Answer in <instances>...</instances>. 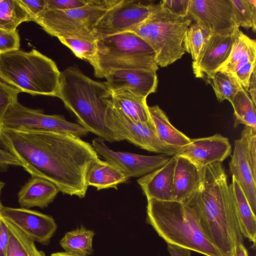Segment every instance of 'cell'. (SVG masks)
<instances>
[{
    "label": "cell",
    "mask_w": 256,
    "mask_h": 256,
    "mask_svg": "<svg viewBox=\"0 0 256 256\" xmlns=\"http://www.w3.org/2000/svg\"><path fill=\"white\" fill-rule=\"evenodd\" d=\"M168 250L170 256H191V250H190L170 244H168Z\"/></svg>",
    "instance_id": "cell-43"
},
{
    "label": "cell",
    "mask_w": 256,
    "mask_h": 256,
    "mask_svg": "<svg viewBox=\"0 0 256 256\" xmlns=\"http://www.w3.org/2000/svg\"><path fill=\"white\" fill-rule=\"evenodd\" d=\"M20 92V90L0 79V120L8 109L18 102V96Z\"/></svg>",
    "instance_id": "cell-35"
},
{
    "label": "cell",
    "mask_w": 256,
    "mask_h": 256,
    "mask_svg": "<svg viewBox=\"0 0 256 256\" xmlns=\"http://www.w3.org/2000/svg\"><path fill=\"white\" fill-rule=\"evenodd\" d=\"M88 0H45L46 8L68 10L82 7Z\"/></svg>",
    "instance_id": "cell-38"
},
{
    "label": "cell",
    "mask_w": 256,
    "mask_h": 256,
    "mask_svg": "<svg viewBox=\"0 0 256 256\" xmlns=\"http://www.w3.org/2000/svg\"><path fill=\"white\" fill-rule=\"evenodd\" d=\"M10 166H22V164L14 156L0 148V170H6Z\"/></svg>",
    "instance_id": "cell-42"
},
{
    "label": "cell",
    "mask_w": 256,
    "mask_h": 256,
    "mask_svg": "<svg viewBox=\"0 0 256 256\" xmlns=\"http://www.w3.org/2000/svg\"><path fill=\"white\" fill-rule=\"evenodd\" d=\"M232 188L240 222L243 236L255 244L256 216L253 213L242 188L234 176L230 184Z\"/></svg>",
    "instance_id": "cell-26"
},
{
    "label": "cell",
    "mask_w": 256,
    "mask_h": 256,
    "mask_svg": "<svg viewBox=\"0 0 256 256\" xmlns=\"http://www.w3.org/2000/svg\"><path fill=\"white\" fill-rule=\"evenodd\" d=\"M230 172L242 188L249 205L256 216V172L249 162L244 136L234 141L232 158L229 163Z\"/></svg>",
    "instance_id": "cell-18"
},
{
    "label": "cell",
    "mask_w": 256,
    "mask_h": 256,
    "mask_svg": "<svg viewBox=\"0 0 256 256\" xmlns=\"http://www.w3.org/2000/svg\"><path fill=\"white\" fill-rule=\"evenodd\" d=\"M232 153L229 140L216 134L191 139L190 144L178 148L174 156L183 157L200 169L215 162H222Z\"/></svg>",
    "instance_id": "cell-16"
},
{
    "label": "cell",
    "mask_w": 256,
    "mask_h": 256,
    "mask_svg": "<svg viewBox=\"0 0 256 256\" xmlns=\"http://www.w3.org/2000/svg\"><path fill=\"white\" fill-rule=\"evenodd\" d=\"M105 124L120 140L130 143L150 152L168 156H174L178 148L168 147L160 140L152 120L147 122L134 120L109 102Z\"/></svg>",
    "instance_id": "cell-10"
},
{
    "label": "cell",
    "mask_w": 256,
    "mask_h": 256,
    "mask_svg": "<svg viewBox=\"0 0 256 256\" xmlns=\"http://www.w3.org/2000/svg\"><path fill=\"white\" fill-rule=\"evenodd\" d=\"M256 68V62H248L234 74L238 78L244 90L248 92L251 74Z\"/></svg>",
    "instance_id": "cell-40"
},
{
    "label": "cell",
    "mask_w": 256,
    "mask_h": 256,
    "mask_svg": "<svg viewBox=\"0 0 256 256\" xmlns=\"http://www.w3.org/2000/svg\"><path fill=\"white\" fill-rule=\"evenodd\" d=\"M105 78L112 93L126 90L146 98L156 92L158 84L156 72L142 69L115 70Z\"/></svg>",
    "instance_id": "cell-17"
},
{
    "label": "cell",
    "mask_w": 256,
    "mask_h": 256,
    "mask_svg": "<svg viewBox=\"0 0 256 256\" xmlns=\"http://www.w3.org/2000/svg\"><path fill=\"white\" fill-rule=\"evenodd\" d=\"M58 39L68 48L78 58L88 61L92 66L97 52L96 41L74 36H64Z\"/></svg>",
    "instance_id": "cell-33"
},
{
    "label": "cell",
    "mask_w": 256,
    "mask_h": 256,
    "mask_svg": "<svg viewBox=\"0 0 256 256\" xmlns=\"http://www.w3.org/2000/svg\"><path fill=\"white\" fill-rule=\"evenodd\" d=\"M239 28L224 34H212L198 58L192 61L193 72L196 78L210 84L220 66L227 60Z\"/></svg>",
    "instance_id": "cell-14"
},
{
    "label": "cell",
    "mask_w": 256,
    "mask_h": 256,
    "mask_svg": "<svg viewBox=\"0 0 256 256\" xmlns=\"http://www.w3.org/2000/svg\"><path fill=\"white\" fill-rule=\"evenodd\" d=\"M148 109L156 133L164 144L172 148H179L190 143L191 139L170 124L158 106H148Z\"/></svg>",
    "instance_id": "cell-24"
},
{
    "label": "cell",
    "mask_w": 256,
    "mask_h": 256,
    "mask_svg": "<svg viewBox=\"0 0 256 256\" xmlns=\"http://www.w3.org/2000/svg\"><path fill=\"white\" fill-rule=\"evenodd\" d=\"M160 2L120 0L108 10L94 28L92 36L97 40L113 34L131 32L145 20L160 5Z\"/></svg>",
    "instance_id": "cell-11"
},
{
    "label": "cell",
    "mask_w": 256,
    "mask_h": 256,
    "mask_svg": "<svg viewBox=\"0 0 256 256\" xmlns=\"http://www.w3.org/2000/svg\"><path fill=\"white\" fill-rule=\"evenodd\" d=\"M175 156L176 162L173 179L172 200L185 204L198 191L202 170L187 159Z\"/></svg>",
    "instance_id": "cell-20"
},
{
    "label": "cell",
    "mask_w": 256,
    "mask_h": 256,
    "mask_svg": "<svg viewBox=\"0 0 256 256\" xmlns=\"http://www.w3.org/2000/svg\"><path fill=\"white\" fill-rule=\"evenodd\" d=\"M256 68H254L250 80L248 92L250 93L251 99L254 104H256Z\"/></svg>",
    "instance_id": "cell-44"
},
{
    "label": "cell",
    "mask_w": 256,
    "mask_h": 256,
    "mask_svg": "<svg viewBox=\"0 0 256 256\" xmlns=\"http://www.w3.org/2000/svg\"><path fill=\"white\" fill-rule=\"evenodd\" d=\"M4 220L9 235L6 256H46L37 249L32 238L12 222Z\"/></svg>",
    "instance_id": "cell-27"
},
{
    "label": "cell",
    "mask_w": 256,
    "mask_h": 256,
    "mask_svg": "<svg viewBox=\"0 0 256 256\" xmlns=\"http://www.w3.org/2000/svg\"><path fill=\"white\" fill-rule=\"evenodd\" d=\"M129 179L114 166L100 158L90 166L86 174L88 186L98 190L108 188L118 190V184L127 182Z\"/></svg>",
    "instance_id": "cell-23"
},
{
    "label": "cell",
    "mask_w": 256,
    "mask_h": 256,
    "mask_svg": "<svg viewBox=\"0 0 256 256\" xmlns=\"http://www.w3.org/2000/svg\"><path fill=\"white\" fill-rule=\"evenodd\" d=\"M147 200V220L168 244L206 256H222L204 232L190 206L174 200Z\"/></svg>",
    "instance_id": "cell-4"
},
{
    "label": "cell",
    "mask_w": 256,
    "mask_h": 256,
    "mask_svg": "<svg viewBox=\"0 0 256 256\" xmlns=\"http://www.w3.org/2000/svg\"><path fill=\"white\" fill-rule=\"evenodd\" d=\"M104 140L98 137L92 140V146L98 154L129 178L142 176L165 165L170 156L159 154L144 156L110 149Z\"/></svg>",
    "instance_id": "cell-13"
},
{
    "label": "cell",
    "mask_w": 256,
    "mask_h": 256,
    "mask_svg": "<svg viewBox=\"0 0 256 256\" xmlns=\"http://www.w3.org/2000/svg\"><path fill=\"white\" fill-rule=\"evenodd\" d=\"M4 186H5V184L2 182L0 181V207L2 205V204L1 203V200H0L1 193H2V190L4 188Z\"/></svg>",
    "instance_id": "cell-47"
},
{
    "label": "cell",
    "mask_w": 256,
    "mask_h": 256,
    "mask_svg": "<svg viewBox=\"0 0 256 256\" xmlns=\"http://www.w3.org/2000/svg\"><path fill=\"white\" fill-rule=\"evenodd\" d=\"M50 256H73L66 254L64 252H58L52 254Z\"/></svg>",
    "instance_id": "cell-46"
},
{
    "label": "cell",
    "mask_w": 256,
    "mask_h": 256,
    "mask_svg": "<svg viewBox=\"0 0 256 256\" xmlns=\"http://www.w3.org/2000/svg\"><path fill=\"white\" fill-rule=\"evenodd\" d=\"M210 84L219 102L226 100L232 104L236 94L244 90L236 76L228 72H216Z\"/></svg>",
    "instance_id": "cell-31"
},
{
    "label": "cell",
    "mask_w": 256,
    "mask_h": 256,
    "mask_svg": "<svg viewBox=\"0 0 256 256\" xmlns=\"http://www.w3.org/2000/svg\"><path fill=\"white\" fill-rule=\"evenodd\" d=\"M60 74L55 62L35 49L0 54V79L20 92L56 96Z\"/></svg>",
    "instance_id": "cell-5"
},
{
    "label": "cell",
    "mask_w": 256,
    "mask_h": 256,
    "mask_svg": "<svg viewBox=\"0 0 256 256\" xmlns=\"http://www.w3.org/2000/svg\"><path fill=\"white\" fill-rule=\"evenodd\" d=\"M212 34L196 22L190 24L183 40L185 52L190 54L193 61L196 60Z\"/></svg>",
    "instance_id": "cell-32"
},
{
    "label": "cell",
    "mask_w": 256,
    "mask_h": 256,
    "mask_svg": "<svg viewBox=\"0 0 256 256\" xmlns=\"http://www.w3.org/2000/svg\"><path fill=\"white\" fill-rule=\"evenodd\" d=\"M20 37L18 30L8 31L0 28V54L19 50Z\"/></svg>",
    "instance_id": "cell-36"
},
{
    "label": "cell",
    "mask_w": 256,
    "mask_h": 256,
    "mask_svg": "<svg viewBox=\"0 0 256 256\" xmlns=\"http://www.w3.org/2000/svg\"><path fill=\"white\" fill-rule=\"evenodd\" d=\"M97 52L92 66L94 76L104 78L118 70H158L156 53L143 39L131 32L107 36L96 40Z\"/></svg>",
    "instance_id": "cell-6"
},
{
    "label": "cell",
    "mask_w": 256,
    "mask_h": 256,
    "mask_svg": "<svg viewBox=\"0 0 256 256\" xmlns=\"http://www.w3.org/2000/svg\"><path fill=\"white\" fill-rule=\"evenodd\" d=\"M56 96L76 117L78 122L104 140L120 142L105 124L106 111L112 92L105 82H96L75 66L60 72Z\"/></svg>",
    "instance_id": "cell-3"
},
{
    "label": "cell",
    "mask_w": 256,
    "mask_h": 256,
    "mask_svg": "<svg viewBox=\"0 0 256 256\" xmlns=\"http://www.w3.org/2000/svg\"><path fill=\"white\" fill-rule=\"evenodd\" d=\"M188 16L212 34L239 28L231 0H190Z\"/></svg>",
    "instance_id": "cell-12"
},
{
    "label": "cell",
    "mask_w": 256,
    "mask_h": 256,
    "mask_svg": "<svg viewBox=\"0 0 256 256\" xmlns=\"http://www.w3.org/2000/svg\"><path fill=\"white\" fill-rule=\"evenodd\" d=\"M114 106L131 119L140 122L150 120L146 98L138 96L128 90L112 93Z\"/></svg>",
    "instance_id": "cell-25"
},
{
    "label": "cell",
    "mask_w": 256,
    "mask_h": 256,
    "mask_svg": "<svg viewBox=\"0 0 256 256\" xmlns=\"http://www.w3.org/2000/svg\"><path fill=\"white\" fill-rule=\"evenodd\" d=\"M0 127L18 131H51L86 136L88 132L80 124L66 120L62 115L46 114L40 109L24 106L17 102L0 120Z\"/></svg>",
    "instance_id": "cell-9"
},
{
    "label": "cell",
    "mask_w": 256,
    "mask_h": 256,
    "mask_svg": "<svg viewBox=\"0 0 256 256\" xmlns=\"http://www.w3.org/2000/svg\"><path fill=\"white\" fill-rule=\"evenodd\" d=\"M120 0H88L81 8L68 10L45 8L35 20L49 34L58 38L74 36L96 41L92 36L98 20Z\"/></svg>",
    "instance_id": "cell-8"
},
{
    "label": "cell",
    "mask_w": 256,
    "mask_h": 256,
    "mask_svg": "<svg viewBox=\"0 0 256 256\" xmlns=\"http://www.w3.org/2000/svg\"><path fill=\"white\" fill-rule=\"evenodd\" d=\"M232 256H250L244 244H240L235 248Z\"/></svg>",
    "instance_id": "cell-45"
},
{
    "label": "cell",
    "mask_w": 256,
    "mask_h": 256,
    "mask_svg": "<svg viewBox=\"0 0 256 256\" xmlns=\"http://www.w3.org/2000/svg\"><path fill=\"white\" fill-rule=\"evenodd\" d=\"M2 216L16 226L34 242L48 244L57 225L54 218L36 210L26 208L0 207Z\"/></svg>",
    "instance_id": "cell-15"
},
{
    "label": "cell",
    "mask_w": 256,
    "mask_h": 256,
    "mask_svg": "<svg viewBox=\"0 0 256 256\" xmlns=\"http://www.w3.org/2000/svg\"><path fill=\"white\" fill-rule=\"evenodd\" d=\"M32 21L18 0H0V28L14 31L24 22Z\"/></svg>",
    "instance_id": "cell-29"
},
{
    "label": "cell",
    "mask_w": 256,
    "mask_h": 256,
    "mask_svg": "<svg viewBox=\"0 0 256 256\" xmlns=\"http://www.w3.org/2000/svg\"><path fill=\"white\" fill-rule=\"evenodd\" d=\"M233 5L236 20L238 28L256 29V0H231Z\"/></svg>",
    "instance_id": "cell-34"
},
{
    "label": "cell",
    "mask_w": 256,
    "mask_h": 256,
    "mask_svg": "<svg viewBox=\"0 0 256 256\" xmlns=\"http://www.w3.org/2000/svg\"><path fill=\"white\" fill-rule=\"evenodd\" d=\"M176 162V157L172 156L165 165L137 180L147 200H172L173 179Z\"/></svg>",
    "instance_id": "cell-19"
},
{
    "label": "cell",
    "mask_w": 256,
    "mask_h": 256,
    "mask_svg": "<svg viewBox=\"0 0 256 256\" xmlns=\"http://www.w3.org/2000/svg\"><path fill=\"white\" fill-rule=\"evenodd\" d=\"M234 110V127L240 124L256 128V105L244 90L238 92L231 104Z\"/></svg>",
    "instance_id": "cell-30"
},
{
    "label": "cell",
    "mask_w": 256,
    "mask_h": 256,
    "mask_svg": "<svg viewBox=\"0 0 256 256\" xmlns=\"http://www.w3.org/2000/svg\"><path fill=\"white\" fill-rule=\"evenodd\" d=\"M256 42L238 30L227 60L218 72L234 74L248 62H256Z\"/></svg>",
    "instance_id": "cell-22"
},
{
    "label": "cell",
    "mask_w": 256,
    "mask_h": 256,
    "mask_svg": "<svg viewBox=\"0 0 256 256\" xmlns=\"http://www.w3.org/2000/svg\"><path fill=\"white\" fill-rule=\"evenodd\" d=\"M94 232L83 226L66 232L60 244L66 254L73 256H87L92 254Z\"/></svg>",
    "instance_id": "cell-28"
},
{
    "label": "cell",
    "mask_w": 256,
    "mask_h": 256,
    "mask_svg": "<svg viewBox=\"0 0 256 256\" xmlns=\"http://www.w3.org/2000/svg\"><path fill=\"white\" fill-rule=\"evenodd\" d=\"M34 22L46 8L45 0H18Z\"/></svg>",
    "instance_id": "cell-39"
},
{
    "label": "cell",
    "mask_w": 256,
    "mask_h": 256,
    "mask_svg": "<svg viewBox=\"0 0 256 256\" xmlns=\"http://www.w3.org/2000/svg\"><path fill=\"white\" fill-rule=\"evenodd\" d=\"M192 23L188 17L174 15L160 4L143 22L131 32L139 36L154 50L158 66L166 67L185 54L183 40Z\"/></svg>",
    "instance_id": "cell-7"
},
{
    "label": "cell",
    "mask_w": 256,
    "mask_h": 256,
    "mask_svg": "<svg viewBox=\"0 0 256 256\" xmlns=\"http://www.w3.org/2000/svg\"><path fill=\"white\" fill-rule=\"evenodd\" d=\"M9 240L8 229L0 212V256H6Z\"/></svg>",
    "instance_id": "cell-41"
},
{
    "label": "cell",
    "mask_w": 256,
    "mask_h": 256,
    "mask_svg": "<svg viewBox=\"0 0 256 256\" xmlns=\"http://www.w3.org/2000/svg\"><path fill=\"white\" fill-rule=\"evenodd\" d=\"M60 192L49 180L38 177H32L18 194V202L22 208L47 207Z\"/></svg>",
    "instance_id": "cell-21"
},
{
    "label": "cell",
    "mask_w": 256,
    "mask_h": 256,
    "mask_svg": "<svg viewBox=\"0 0 256 256\" xmlns=\"http://www.w3.org/2000/svg\"><path fill=\"white\" fill-rule=\"evenodd\" d=\"M190 0H164L163 6L172 14L184 18L188 16Z\"/></svg>",
    "instance_id": "cell-37"
},
{
    "label": "cell",
    "mask_w": 256,
    "mask_h": 256,
    "mask_svg": "<svg viewBox=\"0 0 256 256\" xmlns=\"http://www.w3.org/2000/svg\"><path fill=\"white\" fill-rule=\"evenodd\" d=\"M0 147L18 159L32 177L46 179L64 194L80 198L88 186V170L99 159L92 144L80 138L51 131L0 127Z\"/></svg>",
    "instance_id": "cell-1"
},
{
    "label": "cell",
    "mask_w": 256,
    "mask_h": 256,
    "mask_svg": "<svg viewBox=\"0 0 256 256\" xmlns=\"http://www.w3.org/2000/svg\"><path fill=\"white\" fill-rule=\"evenodd\" d=\"M198 191L187 202L194 208L210 240L222 256H232L244 244L240 222L234 196L221 162L201 169Z\"/></svg>",
    "instance_id": "cell-2"
}]
</instances>
